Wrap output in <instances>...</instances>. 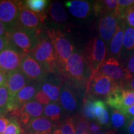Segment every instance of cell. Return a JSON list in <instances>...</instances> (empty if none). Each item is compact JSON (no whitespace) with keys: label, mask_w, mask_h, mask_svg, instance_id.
<instances>
[{"label":"cell","mask_w":134,"mask_h":134,"mask_svg":"<svg viewBox=\"0 0 134 134\" xmlns=\"http://www.w3.org/2000/svg\"><path fill=\"white\" fill-rule=\"evenodd\" d=\"M124 21L129 26L134 29V5L128 11L125 17Z\"/></svg>","instance_id":"cell-37"},{"label":"cell","mask_w":134,"mask_h":134,"mask_svg":"<svg viewBox=\"0 0 134 134\" xmlns=\"http://www.w3.org/2000/svg\"><path fill=\"white\" fill-rule=\"evenodd\" d=\"M105 134H115V132L113 130H109V131L105 132Z\"/></svg>","instance_id":"cell-47"},{"label":"cell","mask_w":134,"mask_h":134,"mask_svg":"<svg viewBox=\"0 0 134 134\" xmlns=\"http://www.w3.org/2000/svg\"><path fill=\"white\" fill-rule=\"evenodd\" d=\"M34 99L38 103L44 105L48 104L51 101V100L50 99L47 95L42 90H40L37 93L36 96L34 97Z\"/></svg>","instance_id":"cell-36"},{"label":"cell","mask_w":134,"mask_h":134,"mask_svg":"<svg viewBox=\"0 0 134 134\" xmlns=\"http://www.w3.org/2000/svg\"><path fill=\"white\" fill-rule=\"evenodd\" d=\"M98 71L108 76L122 88L130 80L122 63L115 58H108L105 60Z\"/></svg>","instance_id":"cell-8"},{"label":"cell","mask_w":134,"mask_h":134,"mask_svg":"<svg viewBox=\"0 0 134 134\" xmlns=\"http://www.w3.org/2000/svg\"><path fill=\"white\" fill-rule=\"evenodd\" d=\"M107 52L106 43L100 37L91 38L87 43L84 54L92 74L99 71L100 66L105 60Z\"/></svg>","instance_id":"cell-5"},{"label":"cell","mask_w":134,"mask_h":134,"mask_svg":"<svg viewBox=\"0 0 134 134\" xmlns=\"http://www.w3.org/2000/svg\"><path fill=\"white\" fill-rule=\"evenodd\" d=\"M48 14L55 23L63 24L67 20V14L63 5L59 1H54L50 4L48 9Z\"/></svg>","instance_id":"cell-23"},{"label":"cell","mask_w":134,"mask_h":134,"mask_svg":"<svg viewBox=\"0 0 134 134\" xmlns=\"http://www.w3.org/2000/svg\"><path fill=\"white\" fill-rule=\"evenodd\" d=\"M122 109L120 112L124 110L125 109L129 108L134 104V90H124L122 96Z\"/></svg>","instance_id":"cell-34"},{"label":"cell","mask_w":134,"mask_h":134,"mask_svg":"<svg viewBox=\"0 0 134 134\" xmlns=\"http://www.w3.org/2000/svg\"><path fill=\"white\" fill-rule=\"evenodd\" d=\"M95 100L96 99L89 98H85L83 100L82 115L88 120L96 119L94 112V103Z\"/></svg>","instance_id":"cell-29"},{"label":"cell","mask_w":134,"mask_h":134,"mask_svg":"<svg viewBox=\"0 0 134 134\" xmlns=\"http://www.w3.org/2000/svg\"><path fill=\"white\" fill-rule=\"evenodd\" d=\"M23 132L21 124L14 117H10L9 124L3 134H21Z\"/></svg>","instance_id":"cell-33"},{"label":"cell","mask_w":134,"mask_h":134,"mask_svg":"<svg viewBox=\"0 0 134 134\" xmlns=\"http://www.w3.org/2000/svg\"><path fill=\"white\" fill-rule=\"evenodd\" d=\"M8 29L2 21H0V37L7 36Z\"/></svg>","instance_id":"cell-42"},{"label":"cell","mask_w":134,"mask_h":134,"mask_svg":"<svg viewBox=\"0 0 134 134\" xmlns=\"http://www.w3.org/2000/svg\"><path fill=\"white\" fill-rule=\"evenodd\" d=\"M9 44L26 55L31 53L41 40V36L34 32L16 26L8 31Z\"/></svg>","instance_id":"cell-3"},{"label":"cell","mask_w":134,"mask_h":134,"mask_svg":"<svg viewBox=\"0 0 134 134\" xmlns=\"http://www.w3.org/2000/svg\"><path fill=\"white\" fill-rule=\"evenodd\" d=\"M123 88L124 90H134V77L127 82L126 84L124 86Z\"/></svg>","instance_id":"cell-45"},{"label":"cell","mask_w":134,"mask_h":134,"mask_svg":"<svg viewBox=\"0 0 134 134\" xmlns=\"http://www.w3.org/2000/svg\"><path fill=\"white\" fill-rule=\"evenodd\" d=\"M75 122V134H90V122L83 115L77 114L74 117Z\"/></svg>","instance_id":"cell-28"},{"label":"cell","mask_w":134,"mask_h":134,"mask_svg":"<svg viewBox=\"0 0 134 134\" xmlns=\"http://www.w3.org/2000/svg\"><path fill=\"white\" fill-rule=\"evenodd\" d=\"M90 134H105V133L103 131H99V132H94V133H90Z\"/></svg>","instance_id":"cell-48"},{"label":"cell","mask_w":134,"mask_h":134,"mask_svg":"<svg viewBox=\"0 0 134 134\" xmlns=\"http://www.w3.org/2000/svg\"><path fill=\"white\" fill-rule=\"evenodd\" d=\"M45 23L40 17L33 11L27 8L24 3L22 5L17 26L33 31L41 36L43 31V26Z\"/></svg>","instance_id":"cell-14"},{"label":"cell","mask_w":134,"mask_h":134,"mask_svg":"<svg viewBox=\"0 0 134 134\" xmlns=\"http://www.w3.org/2000/svg\"><path fill=\"white\" fill-rule=\"evenodd\" d=\"M117 2H118L117 16L120 19L124 20L128 11L134 5V0H117Z\"/></svg>","instance_id":"cell-32"},{"label":"cell","mask_w":134,"mask_h":134,"mask_svg":"<svg viewBox=\"0 0 134 134\" xmlns=\"http://www.w3.org/2000/svg\"><path fill=\"white\" fill-rule=\"evenodd\" d=\"M100 130H101V127L99 124L93 122H90V125H89L90 133H94V132L100 131Z\"/></svg>","instance_id":"cell-40"},{"label":"cell","mask_w":134,"mask_h":134,"mask_svg":"<svg viewBox=\"0 0 134 134\" xmlns=\"http://www.w3.org/2000/svg\"><path fill=\"white\" fill-rule=\"evenodd\" d=\"M127 117L118 110L114 109L111 114V124L114 128L120 129L125 125Z\"/></svg>","instance_id":"cell-31"},{"label":"cell","mask_w":134,"mask_h":134,"mask_svg":"<svg viewBox=\"0 0 134 134\" xmlns=\"http://www.w3.org/2000/svg\"><path fill=\"white\" fill-rule=\"evenodd\" d=\"M24 1L13 0L0 1V21L6 25L8 31L18 25L21 6Z\"/></svg>","instance_id":"cell-9"},{"label":"cell","mask_w":134,"mask_h":134,"mask_svg":"<svg viewBox=\"0 0 134 134\" xmlns=\"http://www.w3.org/2000/svg\"><path fill=\"white\" fill-rule=\"evenodd\" d=\"M57 126L47 117H40L32 120L24 130L28 134H52Z\"/></svg>","instance_id":"cell-17"},{"label":"cell","mask_w":134,"mask_h":134,"mask_svg":"<svg viewBox=\"0 0 134 134\" xmlns=\"http://www.w3.org/2000/svg\"><path fill=\"white\" fill-rule=\"evenodd\" d=\"M124 114L126 115L127 117H134V104L129 108L125 109L124 110L121 112Z\"/></svg>","instance_id":"cell-43"},{"label":"cell","mask_w":134,"mask_h":134,"mask_svg":"<svg viewBox=\"0 0 134 134\" xmlns=\"http://www.w3.org/2000/svg\"><path fill=\"white\" fill-rule=\"evenodd\" d=\"M43 110L42 104L35 100H31L20 108L10 113V115L16 119L25 128L32 120L41 117Z\"/></svg>","instance_id":"cell-10"},{"label":"cell","mask_w":134,"mask_h":134,"mask_svg":"<svg viewBox=\"0 0 134 134\" xmlns=\"http://www.w3.org/2000/svg\"><path fill=\"white\" fill-rule=\"evenodd\" d=\"M49 1L47 0H26L24 1L25 6L40 17L45 23L47 18L46 10Z\"/></svg>","instance_id":"cell-24"},{"label":"cell","mask_w":134,"mask_h":134,"mask_svg":"<svg viewBox=\"0 0 134 134\" xmlns=\"http://www.w3.org/2000/svg\"><path fill=\"white\" fill-rule=\"evenodd\" d=\"M122 63L130 80H131L134 77V54Z\"/></svg>","instance_id":"cell-35"},{"label":"cell","mask_w":134,"mask_h":134,"mask_svg":"<svg viewBox=\"0 0 134 134\" xmlns=\"http://www.w3.org/2000/svg\"><path fill=\"white\" fill-rule=\"evenodd\" d=\"M122 134H127V133H122Z\"/></svg>","instance_id":"cell-49"},{"label":"cell","mask_w":134,"mask_h":134,"mask_svg":"<svg viewBox=\"0 0 134 134\" xmlns=\"http://www.w3.org/2000/svg\"><path fill=\"white\" fill-rule=\"evenodd\" d=\"M47 34L48 38L52 43L59 62L63 67V70H65L67 60L73 53L74 46L59 29H49L47 31Z\"/></svg>","instance_id":"cell-7"},{"label":"cell","mask_w":134,"mask_h":134,"mask_svg":"<svg viewBox=\"0 0 134 134\" xmlns=\"http://www.w3.org/2000/svg\"><path fill=\"white\" fill-rule=\"evenodd\" d=\"M41 90L39 82H34L32 84L27 85L17 93L14 97L9 98L7 105V111L11 113L23 106L24 104L31 101L34 98L37 93Z\"/></svg>","instance_id":"cell-12"},{"label":"cell","mask_w":134,"mask_h":134,"mask_svg":"<svg viewBox=\"0 0 134 134\" xmlns=\"http://www.w3.org/2000/svg\"><path fill=\"white\" fill-rule=\"evenodd\" d=\"M70 13L76 18L85 19L88 18L93 12V3L83 0H72L65 3Z\"/></svg>","instance_id":"cell-20"},{"label":"cell","mask_w":134,"mask_h":134,"mask_svg":"<svg viewBox=\"0 0 134 134\" xmlns=\"http://www.w3.org/2000/svg\"><path fill=\"white\" fill-rule=\"evenodd\" d=\"M125 129L129 134H134V117H127Z\"/></svg>","instance_id":"cell-39"},{"label":"cell","mask_w":134,"mask_h":134,"mask_svg":"<svg viewBox=\"0 0 134 134\" xmlns=\"http://www.w3.org/2000/svg\"><path fill=\"white\" fill-rule=\"evenodd\" d=\"M29 54L46 69L47 73H55L65 79L64 70L59 62L52 43L48 38L41 37L37 46Z\"/></svg>","instance_id":"cell-1"},{"label":"cell","mask_w":134,"mask_h":134,"mask_svg":"<svg viewBox=\"0 0 134 134\" xmlns=\"http://www.w3.org/2000/svg\"><path fill=\"white\" fill-rule=\"evenodd\" d=\"M24 56L26 55L9 44L0 52V70L8 74L19 70Z\"/></svg>","instance_id":"cell-11"},{"label":"cell","mask_w":134,"mask_h":134,"mask_svg":"<svg viewBox=\"0 0 134 134\" xmlns=\"http://www.w3.org/2000/svg\"><path fill=\"white\" fill-rule=\"evenodd\" d=\"M121 19L117 15L108 14L100 17L98 23V31L100 37L107 45L109 44L116 32Z\"/></svg>","instance_id":"cell-16"},{"label":"cell","mask_w":134,"mask_h":134,"mask_svg":"<svg viewBox=\"0 0 134 134\" xmlns=\"http://www.w3.org/2000/svg\"><path fill=\"white\" fill-rule=\"evenodd\" d=\"M7 81V74L0 70V87L6 86Z\"/></svg>","instance_id":"cell-44"},{"label":"cell","mask_w":134,"mask_h":134,"mask_svg":"<svg viewBox=\"0 0 134 134\" xmlns=\"http://www.w3.org/2000/svg\"><path fill=\"white\" fill-rule=\"evenodd\" d=\"M43 114L45 116L53 123H60V120L62 117V108L57 103H50L46 105L43 110Z\"/></svg>","instance_id":"cell-27"},{"label":"cell","mask_w":134,"mask_h":134,"mask_svg":"<svg viewBox=\"0 0 134 134\" xmlns=\"http://www.w3.org/2000/svg\"><path fill=\"white\" fill-rule=\"evenodd\" d=\"M94 112L100 125H106L109 122V116L106 105L102 100L96 99L94 103Z\"/></svg>","instance_id":"cell-25"},{"label":"cell","mask_w":134,"mask_h":134,"mask_svg":"<svg viewBox=\"0 0 134 134\" xmlns=\"http://www.w3.org/2000/svg\"><path fill=\"white\" fill-rule=\"evenodd\" d=\"M62 134H75L74 117L68 116L58 125Z\"/></svg>","instance_id":"cell-30"},{"label":"cell","mask_w":134,"mask_h":134,"mask_svg":"<svg viewBox=\"0 0 134 134\" xmlns=\"http://www.w3.org/2000/svg\"><path fill=\"white\" fill-rule=\"evenodd\" d=\"M117 84L99 71L92 74L86 86L85 98H107L112 91L119 87Z\"/></svg>","instance_id":"cell-4"},{"label":"cell","mask_w":134,"mask_h":134,"mask_svg":"<svg viewBox=\"0 0 134 134\" xmlns=\"http://www.w3.org/2000/svg\"><path fill=\"white\" fill-rule=\"evenodd\" d=\"M117 11H118L117 0L95 1L93 3V12L99 18L108 14H115L117 16Z\"/></svg>","instance_id":"cell-21"},{"label":"cell","mask_w":134,"mask_h":134,"mask_svg":"<svg viewBox=\"0 0 134 134\" xmlns=\"http://www.w3.org/2000/svg\"><path fill=\"white\" fill-rule=\"evenodd\" d=\"M10 119L5 116L4 114L0 115V134H3L9 124Z\"/></svg>","instance_id":"cell-38"},{"label":"cell","mask_w":134,"mask_h":134,"mask_svg":"<svg viewBox=\"0 0 134 134\" xmlns=\"http://www.w3.org/2000/svg\"><path fill=\"white\" fill-rule=\"evenodd\" d=\"M29 80L20 68L8 73L6 86L9 91L10 98L16 96L20 90L26 86L27 83H29Z\"/></svg>","instance_id":"cell-19"},{"label":"cell","mask_w":134,"mask_h":134,"mask_svg":"<svg viewBox=\"0 0 134 134\" xmlns=\"http://www.w3.org/2000/svg\"><path fill=\"white\" fill-rule=\"evenodd\" d=\"M125 27L126 23L124 19H121L117 26L115 35L108 45V53L109 58H115L120 61Z\"/></svg>","instance_id":"cell-18"},{"label":"cell","mask_w":134,"mask_h":134,"mask_svg":"<svg viewBox=\"0 0 134 134\" xmlns=\"http://www.w3.org/2000/svg\"><path fill=\"white\" fill-rule=\"evenodd\" d=\"M53 134H62V133H61V132H60V130L59 129H56L55 130Z\"/></svg>","instance_id":"cell-46"},{"label":"cell","mask_w":134,"mask_h":134,"mask_svg":"<svg viewBox=\"0 0 134 134\" xmlns=\"http://www.w3.org/2000/svg\"><path fill=\"white\" fill-rule=\"evenodd\" d=\"M20 69L28 79L34 82L41 81L48 73L46 69L30 54L26 55L23 58Z\"/></svg>","instance_id":"cell-15"},{"label":"cell","mask_w":134,"mask_h":134,"mask_svg":"<svg viewBox=\"0 0 134 134\" xmlns=\"http://www.w3.org/2000/svg\"><path fill=\"white\" fill-rule=\"evenodd\" d=\"M65 80L60 75L48 73L45 78L39 82L41 90L44 92L53 103H59L60 91Z\"/></svg>","instance_id":"cell-13"},{"label":"cell","mask_w":134,"mask_h":134,"mask_svg":"<svg viewBox=\"0 0 134 134\" xmlns=\"http://www.w3.org/2000/svg\"><path fill=\"white\" fill-rule=\"evenodd\" d=\"M134 54V29L126 24L120 61L123 62Z\"/></svg>","instance_id":"cell-22"},{"label":"cell","mask_w":134,"mask_h":134,"mask_svg":"<svg viewBox=\"0 0 134 134\" xmlns=\"http://www.w3.org/2000/svg\"><path fill=\"white\" fill-rule=\"evenodd\" d=\"M9 44V41L7 36L0 37V52Z\"/></svg>","instance_id":"cell-41"},{"label":"cell","mask_w":134,"mask_h":134,"mask_svg":"<svg viewBox=\"0 0 134 134\" xmlns=\"http://www.w3.org/2000/svg\"><path fill=\"white\" fill-rule=\"evenodd\" d=\"M85 87L71 80L66 79L64 81L61 91L59 103L65 112L73 113L78 108L81 93Z\"/></svg>","instance_id":"cell-6"},{"label":"cell","mask_w":134,"mask_h":134,"mask_svg":"<svg viewBox=\"0 0 134 134\" xmlns=\"http://www.w3.org/2000/svg\"><path fill=\"white\" fill-rule=\"evenodd\" d=\"M91 74L84 52H75L72 53L65 65V79L71 80L86 89Z\"/></svg>","instance_id":"cell-2"},{"label":"cell","mask_w":134,"mask_h":134,"mask_svg":"<svg viewBox=\"0 0 134 134\" xmlns=\"http://www.w3.org/2000/svg\"><path fill=\"white\" fill-rule=\"evenodd\" d=\"M124 89L122 87L119 86L110 93L105 98V103L109 106L114 109L121 111L122 109V96Z\"/></svg>","instance_id":"cell-26"}]
</instances>
